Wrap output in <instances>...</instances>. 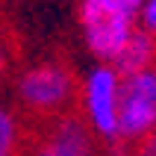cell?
Returning <instances> with one entry per match:
<instances>
[{
	"mask_svg": "<svg viewBox=\"0 0 156 156\" xmlns=\"http://www.w3.org/2000/svg\"><path fill=\"white\" fill-rule=\"evenodd\" d=\"M80 86L65 59L35 62L18 77V100L27 112V124H41L80 109Z\"/></svg>",
	"mask_w": 156,
	"mask_h": 156,
	"instance_id": "cell-1",
	"label": "cell"
},
{
	"mask_svg": "<svg viewBox=\"0 0 156 156\" xmlns=\"http://www.w3.org/2000/svg\"><path fill=\"white\" fill-rule=\"evenodd\" d=\"M141 0H80V27L86 47L97 59L112 62L139 27Z\"/></svg>",
	"mask_w": 156,
	"mask_h": 156,
	"instance_id": "cell-2",
	"label": "cell"
},
{
	"mask_svg": "<svg viewBox=\"0 0 156 156\" xmlns=\"http://www.w3.org/2000/svg\"><path fill=\"white\" fill-rule=\"evenodd\" d=\"M24 156H97L94 130L80 109L41 124H27Z\"/></svg>",
	"mask_w": 156,
	"mask_h": 156,
	"instance_id": "cell-3",
	"label": "cell"
},
{
	"mask_svg": "<svg viewBox=\"0 0 156 156\" xmlns=\"http://www.w3.org/2000/svg\"><path fill=\"white\" fill-rule=\"evenodd\" d=\"M150 130H156V68L121 77L115 144H136Z\"/></svg>",
	"mask_w": 156,
	"mask_h": 156,
	"instance_id": "cell-4",
	"label": "cell"
},
{
	"mask_svg": "<svg viewBox=\"0 0 156 156\" xmlns=\"http://www.w3.org/2000/svg\"><path fill=\"white\" fill-rule=\"evenodd\" d=\"M118 88L121 77L112 65H97L86 80V112L88 127L106 139L109 144L118 141Z\"/></svg>",
	"mask_w": 156,
	"mask_h": 156,
	"instance_id": "cell-5",
	"label": "cell"
},
{
	"mask_svg": "<svg viewBox=\"0 0 156 156\" xmlns=\"http://www.w3.org/2000/svg\"><path fill=\"white\" fill-rule=\"evenodd\" d=\"M112 68L118 71V77H130V74H139V71L156 68V35L136 27L133 35L127 38V44L112 59Z\"/></svg>",
	"mask_w": 156,
	"mask_h": 156,
	"instance_id": "cell-6",
	"label": "cell"
},
{
	"mask_svg": "<svg viewBox=\"0 0 156 156\" xmlns=\"http://www.w3.org/2000/svg\"><path fill=\"white\" fill-rule=\"evenodd\" d=\"M0 156H24V127L18 115L0 106Z\"/></svg>",
	"mask_w": 156,
	"mask_h": 156,
	"instance_id": "cell-7",
	"label": "cell"
},
{
	"mask_svg": "<svg viewBox=\"0 0 156 156\" xmlns=\"http://www.w3.org/2000/svg\"><path fill=\"white\" fill-rule=\"evenodd\" d=\"M115 156H156V130H150L136 144H112Z\"/></svg>",
	"mask_w": 156,
	"mask_h": 156,
	"instance_id": "cell-8",
	"label": "cell"
},
{
	"mask_svg": "<svg viewBox=\"0 0 156 156\" xmlns=\"http://www.w3.org/2000/svg\"><path fill=\"white\" fill-rule=\"evenodd\" d=\"M139 27L156 35V0H141V9H139Z\"/></svg>",
	"mask_w": 156,
	"mask_h": 156,
	"instance_id": "cell-9",
	"label": "cell"
},
{
	"mask_svg": "<svg viewBox=\"0 0 156 156\" xmlns=\"http://www.w3.org/2000/svg\"><path fill=\"white\" fill-rule=\"evenodd\" d=\"M9 65H12V47H9V38L0 33V86L9 77Z\"/></svg>",
	"mask_w": 156,
	"mask_h": 156,
	"instance_id": "cell-10",
	"label": "cell"
}]
</instances>
